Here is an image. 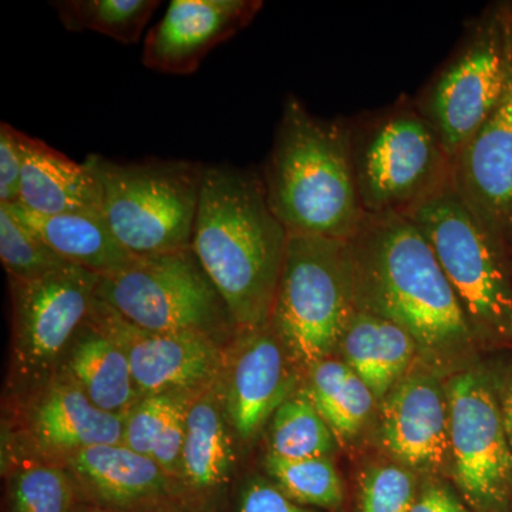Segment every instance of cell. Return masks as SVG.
<instances>
[{
    "mask_svg": "<svg viewBox=\"0 0 512 512\" xmlns=\"http://www.w3.org/2000/svg\"><path fill=\"white\" fill-rule=\"evenodd\" d=\"M60 22L70 32L100 33L124 45L140 40L157 0H60L52 2Z\"/></svg>",
    "mask_w": 512,
    "mask_h": 512,
    "instance_id": "d4e9b609",
    "label": "cell"
},
{
    "mask_svg": "<svg viewBox=\"0 0 512 512\" xmlns=\"http://www.w3.org/2000/svg\"><path fill=\"white\" fill-rule=\"evenodd\" d=\"M23 134L2 121L0 124V204H18L22 183Z\"/></svg>",
    "mask_w": 512,
    "mask_h": 512,
    "instance_id": "1f68e13d",
    "label": "cell"
},
{
    "mask_svg": "<svg viewBox=\"0 0 512 512\" xmlns=\"http://www.w3.org/2000/svg\"><path fill=\"white\" fill-rule=\"evenodd\" d=\"M238 512H318L296 504L272 481L252 478L239 494Z\"/></svg>",
    "mask_w": 512,
    "mask_h": 512,
    "instance_id": "d6a6232c",
    "label": "cell"
},
{
    "mask_svg": "<svg viewBox=\"0 0 512 512\" xmlns=\"http://www.w3.org/2000/svg\"><path fill=\"white\" fill-rule=\"evenodd\" d=\"M295 362L271 322L238 329L218 376L222 406L239 440H254L301 387Z\"/></svg>",
    "mask_w": 512,
    "mask_h": 512,
    "instance_id": "4fadbf2b",
    "label": "cell"
},
{
    "mask_svg": "<svg viewBox=\"0 0 512 512\" xmlns=\"http://www.w3.org/2000/svg\"><path fill=\"white\" fill-rule=\"evenodd\" d=\"M439 259L478 340L512 346V261L453 183L406 212Z\"/></svg>",
    "mask_w": 512,
    "mask_h": 512,
    "instance_id": "8992f818",
    "label": "cell"
},
{
    "mask_svg": "<svg viewBox=\"0 0 512 512\" xmlns=\"http://www.w3.org/2000/svg\"><path fill=\"white\" fill-rule=\"evenodd\" d=\"M0 259L9 281H30L55 271L64 264L42 239L13 215L8 205L0 204Z\"/></svg>",
    "mask_w": 512,
    "mask_h": 512,
    "instance_id": "f1b7e54d",
    "label": "cell"
},
{
    "mask_svg": "<svg viewBox=\"0 0 512 512\" xmlns=\"http://www.w3.org/2000/svg\"><path fill=\"white\" fill-rule=\"evenodd\" d=\"M74 477L103 507H151L170 493L171 478L153 458L123 443L84 448L69 460Z\"/></svg>",
    "mask_w": 512,
    "mask_h": 512,
    "instance_id": "e0dca14e",
    "label": "cell"
},
{
    "mask_svg": "<svg viewBox=\"0 0 512 512\" xmlns=\"http://www.w3.org/2000/svg\"><path fill=\"white\" fill-rule=\"evenodd\" d=\"M87 319L126 353L143 399L158 394H194L220 376L224 349L211 336L138 328L97 299Z\"/></svg>",
    "mask_w": 512,
    "mask_h": 512,
    "instance_id": "7c38bea8",
    "label": "cell"
},
{
    "mask_svg": "<svg viewBox=\"0 0 512 512\" xmlns=\"http://www.w3.org/2000/svg\"><path fill=\"white\" fill-rule=\"evenodd\" d=\"M343 362L382 402L407 375L419 346L412 336L390 320L359 311L340 340Z\"/></svg>",
    "mask_w": 512,
    "mask_h": 512,
    "instance_id": "7402d4cb",
    "label": "cell"
},
{
    "mask_svg": "<svg viewBox=\"0 0 512 512\" xmlns=\"http://www.w3.org/2000/svg\"><path fill=\"white\" fill-rule=\"evenodd\" d=\"M100 275L64 264L30 281H9L16 365L23 376H43L89 318Z\"/></svg>",
    "mask_w": 512,
    "mask_h": 512,
    "instance_id": "8fae6325",
    "label": "cell"
},
{
    "mask_svg": "<svg viewBox=\"0 0 512 512\" xmlns=\"http://www.w3.org/2000/svg\"><path fill=\"white\" fill-rule=\"evenodd\" d=\"M66 367L72 383L101 410L127 414L143 399L126 353L89 319L70 343Z\"/></svg>",
    "mask_w": 512,
    "mask_h": 512,
    "instance_id": "603a6c76",
    "label": "cell"
},
{
    "mask_svg": "<svg viewBox=\"0 0 512 512\" xmlns=\"http://www.w3.org/2000/svg\"><path fill=\"white\" fill-rule=\"evenodd\" d=\"M12 512H74V481L57 467L33 466L10 487Z\"/></svg>",
    "mask_w": 512,
    "mask_h": 512,
    "instance_id": "f546056e",
    "label": "cell"
},
{
    "mask_svg": "<svg viewBox=\"0 0 512 512\" xmlns=\"http://www.w3.org/2000/svg\"><path fill=\"white\" fill-rule=\"evenodd\" d=\"M451 183L512 261V72L500 106L453 158Z\"/></svg>",
    "mask_w": 512,
    "mask_h": 512,
    "instance_id": "5bb4252c",
    "label": "cell"
},
{
    "mask_svg": "<svg viewBox=\"0 0 512 512\" xmlns=\"http://www.w3.org/2000/svg\"><path fill=\"white\" fill-rule=\"evenodd\" d=\"M357 192L366 214H406L451 181L453 161L436 130L403 96L348 121Z\"/></svg>",
    "mask_w": 512,
    "mask_h": 512,
    "instance_id": "5b68a950",
    "label": "cell"
},
{
    "mask_svg": "<svg viewBox=\"0 0 512 512\" xmlns=\"http://www.w3.org/2000/svg\"><path fill=\"white\" fill-rule=\"evenodd\" d=\"M336 437L305 387L292 394L271 420L269 453L284 458L329 457Z\"/></svg>",
    "mask_w": 512,
    "mask_h": 512,
    "instance_id": "484cf974",
    "label": "cell"
},
{
    "mask_svg": "<svg viewBox=\"0 0 512 512\" xmlns=\"http://www.w3.org/2000/svg\"><path fill=\"white\" fill-rule=\"evenodd\" d=\"M103 190V214L130 254L147 256L191 248L205 165L148 160L116 163L87 157Z\"/></svg>",
    "mask_w": 512,
    "mask_h": 512,
    "instance_id": "52a82bcc",
    "label": "cell"
},
{
    "mask_svg": "<svg viewBox=\"0 0 512 512\" xmlns=\"http://www.w3.org/2000/svg\"><path fill=\"white\" fill-rule=\"evenodd\" d=\"M379 440L412 471H437L451 460L446 386L429 373H410L380 402Z\"/></svg>",
    "mask_w": 512,
    "mask_h": 512,
    "instance_id": "9a60e30c",
    "label": "cell"
},
{
    "mask_svg": "<svg viewBox=\"0 0 512 512\" xmlns=\"http://www.w3.org/2000/svg\"><path fill=\"white\" fill-rule=\"evenodd\" d=\"M261 178L289 235L350 241L365 220L348 121L319 119L295 96L285 100Z\"/></svg>",
    "mask_w": 512,
    "mask_h": 512,
    "instance_id": "3957f363",
    "label": "cell"
},
{
    "mask_svg": "<svg viewBox=\"0 0 512 512\" xmlns=\"http://www.w3.org/2000/svg\"><path fill=\"white\" fill-rule=\"evenodd\" d=\"M511 72H512V30H511Z\"/></svg>",
    "mask_w": 512,
    "mask_h": 512,
    "instance_id": "74e56055",
    "label": "cell"
},
{
    "mask_svg": "<svg viewBox=\"0 0 512 512\" xmlns=\"http://www.w3.org/2000/svg\"><path fill=\"white\" fill-rule=\"evenodd\" d=\"M141 512H180L178 510H175L173 507H168V505H151V507L146 508V510H143Z\"/></svg>",
    "mask_w": 512,
    "mask_h": 512,
    "instance_id": "8d00e7d4",
    "label": "cell"
},
{
    "mask_svg": "<svg viewBox=\"0 0 512 512\" xmlns=\"http://www.w3.org/2000/svg\"><path fill=\"white\" fill-rule=\"evenodd\" d=\"M96 299L153 332L201 333L218 342L237 332L192 248L136 256L120 271L100 275Z\"/></svg>",
    "mask_w": 512,
    "mask_h": 512,
    "instance_id": "ba28073f",
    "label": "cell"
},
{
    "mask_svg": "<svg viewBox=\"0 0 512 512\" xmlns=\"http://www.w3.org/2000/svg\"><path fill=\"white\" fill-rule=\"evenodd\" d=\"M501 413H503V421L505 433H507L508 441L512 448V375L505 386L503 396L500 397Z\"/></svg>",
    "mask_w": 512,
    "mask_h": 512,
    "instance_id": "e575fe53",
    "label": "cell"
},
{
    "mask_svg": "<svg viewBox=\"0 0 512 512\" xmlns=\"http://www.w3.org/2000/svg\"><path fill=\"white\" fill-rule=\"evenodd\" d=\"M288 239L258 174L204 167L191 248L237 330L271 322Z\"/></svg>",
    "mask_w": 512,
    "mask_h": 512,
    "instance_id": "7a4b0ae2",
    "label": "cell"
},
{
    "mask_svg": "<svg viewBox=\"0 0 512 512\" xmlns=\"http://www.w3.org/2000/svg\"><path fill=\"white\" fill-rule=\"evenodd\" d=\"M187 404L185 394L144 397L127 413L124 446L153 458L184 423Z\"/></svg>",
    "mask_w": 512,
    "mask_h": 512,
    "instance_id": "83f0119b",
    "label": "cell"
},
{
    "mask_svg": "<svg viewBox=\"0 0 512 512\" xmlns=\"http://www.w3.org/2000/svg\"><path fill=\"white\" fill-rule=\"evenodd\" d=\"M451 461L466 503L477 512H508L512 504V448L500 397L478 370L456 373L446 384Z\"/></svg>",
    "mask_w": 512,
    "mask_h": 512,
    "instance_id": "30bf717a",
    "label": "cell"
},
{
    "mask_svg": "<svg viewBox=\"0 0 512 512\" xmlns=\"http://www.w3.org/2000/svg\"><path fill=\"white\" fill-rule=\"evenodd\" d=\"M265 470L272 483L296 504L336 510L343 504V483L329 457L284 458L268 453Z\"/></svg>",
    "mask_w": 512,
    "mask_h": 512,
    "instance_id": "4316f807",
    "label": "cell"
},
{
    "mask_svg": "<svg viewBox=\"0 0 512 512\" xmlns=\"http://www.w3.org/2000/svg\"><path fill=\"white\" fill-rule=\"evenodd\" d=\"M259 0H173L144 40L143 64L154 72L187 76L204 57L255 19Z\"/></svg>",
    "mask_w": 512,
    "mask_h": 512,
    "instance_id": "2e32d148",
    "label": "cell"
},
{
    "mask_svg": "<svg viewBox=\"0 0 512 512\" xmlns=\"http://www.w3.org/2000/svg\"><path fill=\"white\" fill-rule=\"evenodd\" d=\"M74 512H123L119 510H113V508L103 507V505H92V507H83Z\"/></svg>",
    "mask_w": 512,
    "mask_h": 512,
    "instance_id": "d590c367",
    "label": "cell"
},
{
    "mask_svg": "<svg viewBox=\"0 0 512 512\" xmlns=\"http://www.w3.org/2000/svg\"><path fill=\"white\" fill-rule=\"evenodd\" d=\"M19 205L42 215L103 212L100 181L86 164L70 160L45 141L23 134Z\"/></svg>",
    "mask_w": 512,
    "mask_h": 512,
    "instance_id": "ac0fdd59",
    "label": "cell"
},
{
    "mask_svg": "<svg viewBox=\"0 0 512 512\" xmlns=\"http://www.w3.org/2000/svg\"><path fill=\"white\" fill-rule=\"evenodd\" d=\"M234 461L232 429L217 379L188 400L180 477L195 493L211 494L227 483Z\"/></svg>",
    "mask_w": 512,
    "mask_h": 512,
    "instance_id": "d6986e66",
    "label": "cell"
},
{
    "mask_svg": "<svg viewBox=\"0 0 512 512\" xmlns=\"http://www.w3.org/2000/svg\"><path fill=\"white\" fill-rule=\"evenodd\" d=\"M419 488L413 471L394 464L367 468L360 483V512H412Z\"/></svg>",
    "mask_w": 512,
    "mask_h": 512,
    "instance_id": "4dcf8cb0",
    "label": "cell"
},
{
    "mask_svg": "<svg viewBox=\"0 0 512 512\" xmlns=\"http://www.w3.org/2000/svg\"><path fill=\"white\" fill-rule=\"evenodd\" d=\"M511 30L512 5L485 10L471 20L453 55L414 99L451 161L507 93Z\"/></svg>",
    "mask_w": 512,
    "mask_h": 512,
    "instance_id": "9c48e42d",
    "label": "cell"
},
{
    "mask_svg": "<svg viewBox=\"0 0 512 512\" xmlns=\"http://www.w3.org/2000/svg\"><path fill=\"white\" fill-rule=\"evenodd\" d=\"M306 372V392L336 440L355 439L375 409V394L343 360L329 357Z\"/></svg>",
    "mask_w": 512,
    "mask_h": 512,
    "instance_id": "cb8c5ba5",
    "label": "cell"
},
{
    "mask_svg": "<svg viewBox=\"0 0 512 512\" xmlns=\"http://www.w3.org/2000/svg\"><path fill=\"white\" fill-rule=\"evenodd\" d=\"M8 207L23 225L69 264L106 275L120 271L136 258L114 237L103 212L42 215L19 204Z\"/></svg>",
    "mask_w": 512,
    "mask_h": 512,
    "instance_id": "44dd1931",
    "label": "cell"
},
{
    "mask_svg": "<svg viewBox=\"0 0 512 512\" xmlns=\"http://www.w3.org/2000/svg\"><path fill=\"white\" fill-rule=\"evenodd\" d=\"M356 311L352 242L289 235L271 325L295 365L329 359Z\"/></svg>",
    "mask_w": 512,
    "mask_h": 512,
    "instance_id": "277c9868",
    "label": "cell"
},
{
    "mask_svg": "<svg viewBox=\"0 0 512 512\" xmlns=\"http://www.w3.org/2000/svg\"><path fill=\"white\" fill-rule=\"evenodd\" d=\"M127 414L101 410L76 384H56L33 412V431L43 446L60 451L123 443Z\"/></svg>",
    "mask_w": 512,
    "mask_h": 512,
    "instance_id": "ffe728a7",
    "label": "cell"
},
{
    "mask_svg": "<svg viewBox=\"0 0 512 512\" xmlns=\"http://www.w3.org/2000/svg\"><path fill=\"white\" fill-rule=\"evenodd\" d=\"M352 242L356 305L406 330L430 362H450L476 333L427 239L402 214H366Z\"/></svg>",
    "mask_w": 512,
    "mask_h": 512,
    "instance_id": "6da1fadb",
    "label": "cell"
},
{
    "mask_svg": "<svg viewBox=\"0 0 512 512\" xmlns=\"http://www.w3.org/2000/svg\"><path fill=\"white\" fill-rule=\"evenodd\" d=\"M412 512H468L460 498L440 483L424 485L419 490Z\"/></svg>",
    "mask_w": 512,
    "mask_h": 512,
    "instance_id": "836d02e7",
    "label": "cell"
}]
</instances>
